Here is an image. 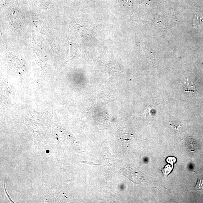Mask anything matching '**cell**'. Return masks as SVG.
I'll list each match as a JSON object with an SVG mask.
<instances>
[{"label":"cell","mask_w":203,"mask_h":203,"mask_svg":"<svg viewBox=\"0 0 203 203\" xmlns=\"http://www.w3.org/2000/svg\"><path fill=\"white\" fill-rule=\"evenodd\" d=\"M183 87L186 92L193 93L195 91L193 84L192 81L189 80L188 78L184 81Z\"/></svg>","instance_id":"obj_1"},{"label":"cell","mask_w":203,"mask_h":203,"mask_svg":"<svg viewBox=\"0 0 203 203\" xmlns=\"http://www.w3.org/2000/svg\"><path fill=\"white\" fill-rule=\"evenodd\" d=\"M170 126L172 129L176 132H178L179 129L181 128V126L177 121L171 122L170 123Z\"/></svg>","instance_id":"obj_2"},{"label":"cell","mask_w":203,"mask_h":203,"mask_svg":"<svg viewBox=\"0 0 203 203\" xmlns=\"http://www.w3.org/2000/svg\"><path fill=\"white\" fill-rule=\"evenodd\" d=\"M196 190H202L203 189V180L202 179H198L195 187L194 188Z\"/></svg>","instance_id":"obj_3"},{"label":"cell","mask_w":203,"mask_h":203,"mask_svg":"<svg viewBox=\"0 0 203 203\" xmlns=\"http://www.w3.org/2000/svg\"><path fill=\"white\" fill-rule=\"evenodd\" d=\"M124 186L123 185H121L120 186V188L121 190H123V189H124Z\"/></svg>","instance_id":"obj_4"}]
</instances>
